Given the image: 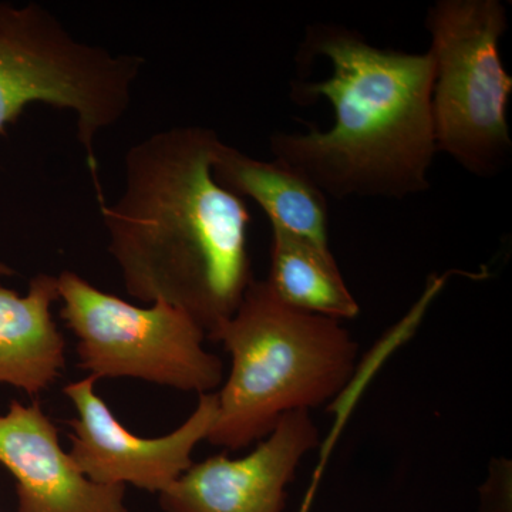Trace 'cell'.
Masks as SVG:
<instances>
[{"label": "cell", "instance_id": "1", "mask_svg": "<svg viewBox=\"0 0 512 512\" xmlns=\"http://www.w3.org/2000/svg\"><path fill=\"white\" fill-rule=\"evenodd\" d=\"M221 144L205 127L151 134L124 157L119 200L99 204L128 295L183 309L207 338L255 279L247 204L212 171Z\"/></svg>", "mask_w": 512, "mask_h": 512}, {"label": "cell", "instance_id": "2", "mask_svg": "<svg viewBox=\"0 0 512 512\" xmlns=\"http://www.w3.org/2000/svg\"><path fill=\"white\" fill-rule=\"evenodd\" d=\"M303 56H325L328 79L293 86L292 97H319L335 113L326 131L275 133L276 160L305 175L326 197L403 198L430 190L437 154L431 117L434 63L429 50L380 49L336 25L308 30Z\"/></svg>", "mask_w": 512, "mask_h": 512}, {"label": "cell", "instance_id": "3", "mask_svg": "<svg viewBox=\"0 0 512 512\" xmlns=\"http://www.w3.org/2000/svg\"><path fill=\"white\" fill-rule=\"evenodd\" d=\"M208 339L231 356L207 437L227 451L258 444L286 414L332 402L355 376L359 346L342 322L289 308L264 279Z\"/></svg>", "mask_w": 512, "mask_h": 512}, {"label": "cell", "instance_id": "4", "mask_svg": "<svg viewBox=\"0 0 512 512\" xmlns=\"http://www.w3.org/2000/svg\"><path fill=\"white\" fill-rule=\"evenodd\" d=\"M143 66L138 55L82 42L37 3L0 2V134L30 104L73 111L77 137L100 192L97 137L127 113ZM12 275L13 268L0 261V278Z\"/></svg>", "mask_w": 512, "mask_h": 512}, {"label": "cell", "instance_id": "5", "mask_svg": "<svg viewBox=\"0 0 512 512\" xmlns=\"http://www.w3.org/2000/svg\"><path fill=\"white\" fill-rule=\"evenodd\" d=\"M434 77L431 117L437 154L468 173L495 177L511 156L512 77L500 42L508 30L500 0H439L427 10Z\"/></svg>", "mask_w": 512, "mask_h": 512}, {"label": "cell", "instance_id": "6", "mask_svg": "<svg viewBox=\"0 0 512 512\" xmlns=\"http://www.w3.org/2000/svg\"><path fill=\"white\" fill-rule=\"evenodd\" d=\"M57 279L79 367L96 382L130 377L198 396L224 382L222 360L204 348L207 333L183 309L167 302L133 305L72 271Z\"/></svg>", "mask_w": 512, "mask_h": 512}, {"label": "cell", "instance_id": "7", "mask_svg": "<svg viewBox=\"0 0 512 512\" xmlns=\"http://www.w3.org/2000/svg\"><path fill=\"white\" fill-rule=\"evenodd\" d=\"M96 383L86 376L63 389L76 410L69 421L73 463L94 483L163 493L192 466L198 444L207 441L217 417V394H201L194 412L171 433L144 439L120 423L96 393Z\"/></svg>", "mask_w": 512, "mask_h": 512}, {"label": "cell", "instance_id": "8", "mask_svg": "<svg viewBox=\"0 0 512 512\" xmlns=\"http://www.w3.org/2000/svg\"><path fill=\"white\" fill-rule=\"evenodd\" d=\"M320 444L309 412L286 414L247 456L217 454L192 463L160 493L163 512H284L288 487Z\"/></svg>", "mask_w": 512, "mask_h": 512}, {"label": "cell", "instance_id": "9", "mask_svg": "<svg viewBox=\"0 0 512 512\" xmlns=\"http://www.w3.org/2000/svg\"><path fill=\"white\" fill-rule=\"evenodd\" d=\"M0 464L15 478L18 512H128L126 487L84 476L37 402L12 400L0 416Z\"/></svg>", "mask_w": 512, "mask_h": 512}, {"label": "cell", "instance_id": "10", "mask_svg": "<svg viewBox=\"0 0 512 512\" xmlns=\"http://www.w3.org/2000/svg\"><path fill=\"white\" fill-rule=\"evenodd\" d=\"M57 301V276H35L26 296L0 285V384L37 397L62 375L66 342L52 316Z\"/></svg>", "mask_w": 512, "mask_h": 512}, {"label": "cell", "instance_id": "11", "mask_svg": "<svg viewBox=\"0 0 512 512\" xmlns=\"http://www.w3.org/2000/svg\"><path fill=\"white\" fill-rule=\"evenodd\" d=\"M212 171L222 187L254 200L272 228L329 247L328 197L291 165L249 157L222 141Z\"/></svg>", "mask_w": 512, "mask_h": 512}, {"label": "cell", "instance_id": "12", "mask_svg": "<svg viewBox=\"0 0 512 512\" xmlns=\"http://www.w3.org/2000/svg\"><path fill=\"white\" fill-rule=\"evenodd\" d=\"M266 286L279 302L333 320L355 319L360 306L328 245L272 228Z\"/></svg>", "mask_w": 512, "mask_h": 512}, {"label": "cell", "instance_id": "13", "mask_svg": "<svg viewBox=\"0 0 512 512\" xmlns=\"http://www.w3.org/2000/svg\"><path fill=\"white\" fill-rule=\"evenodd\" d=\"M320 478L313 477L312 483L309 485L308 491H306L305 498H303V503L301 508H299L298 512H309L311 511V507L313 504V500H315L316 490H318Z\"/></svg>", "mask_w": 512, "mask_h": 512}]
</instances>
